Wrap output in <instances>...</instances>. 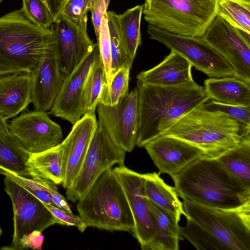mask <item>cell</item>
<instances>
[{
	"instance_id": "50",
	"label": "cell",
	"mask_w": 250,
	"mask_h": 250,
	"mask_svg": "<svg viewBox=\"0 0 250 250\" xmlns=\"http://www.w3.org/2000/svg\"><path fill=\"white\" fill-rule=\"evenodd\" d=\"M246 0L249 1H250V0Z\"/></svg>"
},
{
	"instance_id": "40",
	"label": "cell",
	"mask_w": 250,
	"mask_h": 250,
	"mask_svg": "<svg viewBox=\"0 0 250 250\" xmlns=\"http://www.w3.org/2000/svg\"><path fill=\"white\" fill-rule=\"evenodd\" d=\"M44 239L42 231L33 230L21 237L19 240L17 250L29 249L41 250L42 249Z\"/></svg>"
},
{
	"instance_id": "13",
	"label": "cell",
	"mask_w": 250,
	"mask_h": 250,
	"mask_svg": "<svg viewBox=\"0 0 250 250\" xmlns=\"http://www.w3.org/2000/svg\"><path fill=\"white\" fill-rule=\"evenodd\" d=\"M202 37L229 63L236 78L250 83V43L238 29L217 15Z\"/></svg>"
},
{
	"instance_id": "30",
	"label": "cell",
	"mask_w": 250,
	"mask_h": 250,
	"mask_svg": "<svg viewBox=\"0 0 250 250\" xmlns=\"http://www.w3.org/2000/svg\"><path fill=\"white\" fill-rule=\"evenodd\" d=\"M106 82L104 67L100 58L94 63L85 82L83 100V115L95 113Z\"/></svg>"
},
{
	"instance_id": "43",
	"label": "cell",
	"mask_w": 250,
	"mask_h": 250,
	"mask_svg": "<svg viewBox=\"0 0 250 250\" xmlns=\"http://www.w3.org/2000/svg\"><path fill=\"white\" fill-rule=\"evenodd\" d=\"M67 0H49V9L55 22L59 19L62 9Z\"/></svg>"
},
{
	"instance_id": "1",
	"label": "cell",
	"mask_w": 250,
	"mask_h": 250,
	"mask_svg": "<svg viewBox=\"0 0 250 250\" xmlns=\"http://www.w3.org/2000/svg\"><path fill=\"white\" fill-rule=\"evenodd\" d=\"M138 129L136 146L144 147L161 136L184 115L209 98L194 81L176 86L153 85L137 82Z\"/></svg>"
},
{
	"instance_id": "25",
	"label": "cell",
	"mask_w": 250,
	"mask_h": 250,
	"mask_svg": "<svg viewBox=\"0 0 250 250\" xmlns=\"http://www.w3.org/2000/svg\"><path fill=\"white\" fill-rule=\"evenodd\" d=\"M149 202L154 216L155 230L146 250H179V221L175 216Z\"/></svg>"
},
{
	"instance_id": "39",
	"label": "cell",
	"mask_w": 250,
	"mask_h": 250,
	"mask_svg": "<svg viewBox=\"0 0 250 250\" xmlns=\"http://www.w3.org/2000/svg\"><path fill=\"white\" fill-rule=\"evenodd\" d=\"M46 208L55 217L57 224L77 227L83 232L88 227L82 218L78 215L61 209L56 207L44 203Z\"/></svg>"
},
{
	"instance_id": "21",
	"label": "cell",
	"mask_w": 250,
	"mask_h": 250,
	"mask_svg": "<svg viewBox=\"0 0 250 250\" xmlns=\"http://www.w3.org/2000/svg\"><path fill=\"white\" fill-rule=\"evenodd\" d=\"M191 67L185 58L171 50L162 62L150 69L141 72L136 78L153 85H179L193 81Z\"/></svg>"
},
{
	"instance_id": "48",
	"label": "cell",
	"mask_w": 250,
	"mask_h": 250,
	"mask_svg": "<svg viewBox=\"0 0 250 250\" xmlns=\"http://www.w3.org/2000/svg\"><path fill=\"white\" fill-rule=\"evenodd\" d=\"M1 234H2V229L0 226V237L1 236Z\"/></svg>"
},
{
	"instance_id": "49",
	"label": "cell",
	"mask_w": 250,
	"mask_h": 250,
	"mask_svg": "<svg viewBox=\"0 0 250 250\" xmlns=\"http://www.w3.org/2000/svg\"><path fill=\"white\" fill-rule=\"evenodd\" d=\"M3 0H0V3L3 1Z\"/></svg>"
},
{
	"instance_id": "34",
	"label": "cell",
	"mask_w": 250,
	"mask_h": 250,
	"mask_svg": "<svg viewBox=\"0 0 250 250\" xmlns=\"http://www.w3.org/2000/svg\"><path fill=\"white\" fill-rule=\"evenodd\" d=\"M22 10L26 16L37 26L50 28L54 23L49 9L41 0H22Z\"/></svg>"
},
{
	"instance_id": "15",
	"label": "cell",
	"mask_w": 250,
	"mask_h": 250,
	"mask_svg": "<svg viewBox=\"0 0 250 250\" xmlns=\"http://www.w3.org/2000/svg\"><path fill=\"white\" fill-rule=\"evenodd\" d=\"M100 58L97 43L92 51L69 75L65 76L61 88L48 114L61 118L74 125L83 115V100L88 76Z\"/></svg>"
},
{
	"instance_id": "47",
	"label": "cell",
	"mask_w": 250,
	"mask_h": 250,
	"mask_svg": "<svg viewBox=\"0 0 250 250\" xmlns=\"http://www.w3.org/2000/svg\"><path fill=\"white\" fill-rule=\"evenodd\" d=\"M106 6L107 7L110 0H104Z\"/></svg>"
},
{
	"instance_id": "16",
	"label": "cell",
	"mask_w": 250,
	"mask_h": 250,
	"mask_svg": "<svg viewBox=\"0 0 250 250\" xmlns=\"http://www.w3.org/2000/svg\"><path fill=\"white\" fill-rule=\"evenodd\" d=\"M51 28L52 35L45 51L37 67L31 72L32 103L36 110L43 112L51 108L65 77L59 65L53 24Z\"/></svg>"
},
{
	"instance_id": "7",
	"label": "cell",
	"mask_w": 250,
	"mask_h": 250,
	"mask_svg": "<svg viewBox=\"0 0 250 250\" xmlns=\"http://www.w3.org/2000/svg\"><path fill=\"white\" fill-rule=\"evenodd\" d=\"M185 217L205 229L229 250H250V201L233 208H221L183 200Z\"/></svg>"
},
{
	"instance_id": "2",
	"label": "cell",
	"mask_w": 250,
	"mask_h": 250,
	"mask_svg": "<svg viewBox=\"0 0 250 250\" xmlns=\"http://www.w3.org/2000/svg\"><path fill=\"white\" fill-rule=\"evenodd\" d=\"M171 178L178 196L183 200L221 208H235L250 201V189L216 159L199 157Z\"/></svg>"
},
{
	"instance_id": "44",
	"label": "cell",
	"mask_w": 250,
	"mask_h": 250,
	"mask_svg": "<svg viewBox=\"0 0 250 250\" xmlns=\"http://www.w3.org/2000/svg\"><path fill=\"white\" fill-rule=\"evenodd\" d=\"M8 124L0 116V133L9 131Z\"/></svg>"
},
{
	"instance_id": "17",
	"label": "cell",
	"mask_w": 250,
	"mask_h": 250,
	"mask_svg": "<svg viewBox=\"0 0 250 250\" xmlns=\"http://www.w3.org/2000/svg\"><path fill=\"white\" fill-rule=\"evenodd\" d=\"M53 25L59 65L65 76L92 51L95 43L88 35L87 23L78 25L60 17Z\"/></svg>"
},
{
	"instance_id": "5",
	"label": "cell",
	"mask_w": 250,
	"mask_h": 250,
	"mask_svg": "<svg viewBox=\"0 0 250 250\" xmlns=\"http://www.w3.org/2000/svg\"><path fill=\"white\" fill-rule=\"evenodd\" d=\"M78 202L79 216L88 227L133 234L134 222L128 201L111 168L102 173Z\"/></svg>"
},
{
	"instance_id": "42",
	"label": "cell",
	"mask_w": 250,
	"mask_h": 250,
	"mask_svg": "<svg viewBox=\"0 0 250 250\" xmlns=\"http://www.w3.org/2000/svg\"><path fill=\"white\" fill-rule=\"evenodd\" d=\"M46 188L50 194L56 207L64 211L72 213L67 200L59 192L55 184L49 181L46 184Z\"/></svg>"
},
{
	"instance_id": "24",
	"label": "cell",
	"mask_w": 250,
	"mask_h": 250,
	"mask_svg": "<svg viewBox=\"0 0 250 250\" xmlns=\"http://www.w3.org/2000/svg\"><path fill=\"white\" fill-rule=\"evenodd\" d=\"M144 189L146 197L155 205L175 216L180 221L185 216L183 203L174 188L167 185L156 172L143 174Z\"/></svg>"
},
{
	"instance_id": "3",
	"label": "cell",
	"mask_w": 250,
	"mask_h": 250,
	"mask_svg": "<svg viewBox=\"0 0 250 250\" xmlns=\"http://www.w3.org/2000/svg\"><path fill=\"white\" fill-rule=\"evenodd\" d=\"M248 134L250 127L223 113L200 105L182 117L161 136L184 141L201 150L205 157L216 159Z\"/></svg>"
},
{
	"instance_id": "8",
	"label": "cell",
	"mask_w": 250,
	"mask_h": 250,
	"mask_svg": "<svg viewBox=\"0 0 250 250\" xmlns=\"http://www.w3.org/2000/svg\"><path fill=\"white\" fill-rule=\"evenodd\" d=\"M149 38L164 44L185 58L192 66L210 78L235 77L227 61L202 37H189L168 32L148 24Z\"/></svg>"
},
{
	"instance_id": "29",
	"label": "cell",
	"mask_w": 250,
	"mask_h": 250,
	"mask_svg": "<svg viewBox=\"0 0 250 250\" xmlns=\"http://www.w3.org/2000/svg\"><path fill=\"white\" fill-rule=\"evenodd\" d=\"M217 15L232 27L250 34V1L219 0Z\"/></svg>"
},
{
	"instance_id": "32",
	"label": "cell",
	"mask_w": 250,
	"mask_h": 250,
	"mask_svg": "<svg viewBox=\"0 0 250 250\" xmlns=\"http://www.w3.org/2000/svg\"><path fill=\"white\" fill-rule=\"evenodd\" d=\"M129 66H125L119 69L112 77L108 84L105 83L100 102L103 104L113 106L128 93Z\"/></svg>"
},
{
	"instance_id": "23",
	"label": "cell",
	"mask_w": 250,
	"mask_h": 250,
	"mask_svg": "<svg viewBox=\"0 0 250 250\" xmlns=\"http://www.w3.org/2000/svg\"><path fill=\"white\" fill-rule=\"evenodd\" d=\"M30 155L9 131L0 133V168L27 178L41 179L30 163Z\"/></svg>"
},
{
	"instance_id": "31",
	"label": "cell",
	"mask_w": 250,
	"mask_h": 250,
	"mask_svg": "<svg viewBox=\"0 0 250 250\" xmlns=\"http://www.w3.org/2000/svg\"><path fill=\"white\" fill-rule=\"evenodd\" d=\"M186 225L180 227V234L198 250H228L227 247L200 225L186 217Z\"/></svg>"
},
{
	"instance_id": "28",
	"label": "cell",
	"mask_w": 250,
	"mask_h": 250,
	"mask_svg": "<svg viewBox=\"0 0 250 250\" xmlns=\"http://www.w3.org/2000/svg\"><path fill=\"white\" fill-rule=\"evenodd\" d=\"M29 161L42 179L55 185L62 184L63 162L60 144L41 152L30 154Z\"/></svg>"
},
{
	"instance_id": "46",
	"label": "cell",
	"mask_w": 250,
	"mask_h": 250,
	"mask_svg": "<svg viewBox=\"0 0 250 250\" xmlns=\"http://www.w3.org/2000/svg\"><path fill=\"white\" fill-rule=\"evenodd\" d=\"M44 2L49 9V0H41ZM50 10V9H49ZM51 12V11H50Z\"/></svg>"
},
{
	"instance_id": "37",
	"label": "cell",
	"mask_w": 250,
	"mask_h": 250,
	"mask_svg": "<svg viewBox=\"0 0 250 250\" xmlns=\"http://www.w3.org/2000/svg\"><path fill=\"white\" fill-rule=\"evenodd\" d=\"M107 11L103 15L99 37L97 44L100 54V58L104 67L106 76V84L109 83L111 80V46L109 32L107 22Z\"/></svg>"
},
{
	"instance_id": "45",
	"label": "cell",
	"mask_w": 250,
	"mask_h": 250,
	"mask_svg": "<svg viewBox=\"0 0 250 250\" xmlns=\"http://www.w3.org/2000/svg\"><path fill=\"white\" fill-rule=\"evenodd\" d=\"M8 74H13V73H11L8 71L3 69L1 67H0V75Z\"/></svg>"
},
{
	"instance_id": "33",
	"label": "cell",
	"mask_w": 250,
	"mask_h": 250,
	"mask_svg": "<svg viewBox=\"0 0 250 250\" xmlns=\"http://www.w3.org/2000/svg\"><path fill=\"white\" fill-rule=\"evenodd\" d=\"M116 14L113 11H107L111 46V79L122 67L128 66L131 68L132 65L118 32L115 21Z\"/></svg>"
},
{
	"instance_id": "38",
	"label": "cell",
	"mask_w": 250,
	"mask_h": 250,
	"mask_svg": "<svg viewBox=\"0 0 250 250\" xmlns=\"http://www.w3.org/2000/svg\"><path fill=\"white\" fill-rule=\"evenodd\" d=\"M89 11V0H67L62 9L59 19L62 17L80 25L87 23Z\"/></svg>"
},
{
	"instance_id": "35",
	"label": "cell",
	"mask_w": 250,
	"mask_h": 250,
	"mask_svg": "<svg viewBox=\"0 0 250 250\" xmlns=\"http://www.w3.org/2000/svg\"><path fill=\"white\" fill-rule=\"evenodd\" d=\"M0 174L8 176L18 182L43 203L56 207L53 203L46 186L49 181L36 179L21 176L0 168Z\"/></svg>"
},
{
	"instance_id": "26",
	"label": "cell",
	"mask_w": 250,
	"mask_h": 250,
	"mask_svg": "<svg viewBox=\"0 0 250 250\" xmlns=\"http://www.w3.org/2000/svg\"><path fill=\"white\" fill-rule=\"evenodd\" d=\"M216 159L231 176L250 189V134Z\"/></svg>"
},
{
	"instance_id": "22",
	"label": "cell",
	"mask_w": 250,
	"mask_h": 250,
	"mask_svg": "<svg viewBox=\"0 0 250 250\" xmlns=\"http://www.w3.org/2000/svg\"><path fill=\"white\" fill-rule=\"evenodd\" d=\"M209 99L219 103L250 106V83L234 76L210 78L204 81Z\"/></svg>"
},
{
	"instance_id": "12",
	"label": "cell",
	"mask_w": 250,
	"mask_h": 250,
	"mask_svg": "<svg viewBox=\"0 0 250 250\" xmlns=\"http://www.w3.org/2000/svg\"><path fill=\"white\" fill-rule=\"evenodd\" d=\"M8 126L10 132L30 154L49 149L63 141L61 126L46 112H24L10 121Z\"/></svg>"
},
{
	"instance_id": "41",
	"label": "cell",
	"mask_w": 250,
	"mask_h": 250,
	"mask_svg": "<svg viewBox=\"0 0 250 250\" xmlns=\"http://www.w3.org/2000/svg\"><path fill=\"white\" fill-rule=\"evenodd\" d=\"M104 0H89V11L92 14V20L94 27L97 40L99 33L103 15L107 11Z\"/></svg>"
},
{
	"instance_id": "11",
	"label": "cell",
	"mask_w": 250,
	"mask_h": 250,
	"mask_svg": "<svg viewBox=\"0 0 250 250\" xmlns=\"http://www.w3.org/2000/svg\"><path fill=\"white\" fill-rule=\"evenodd\" d=\"M138 91L136 87L115 105L99 103L97 106L98 124L113 141L126 152L136 146L138 129Z\"/></svg>"
},
{
	"instance_id": "6",
	"label": "cell",
	"mask_w": 250,
	"mask_h": 250,
	"mask_svg": "<svg viewBox=\"0 0 250 250\" xmlns=\"http://www.w3.org/2000/svg\"><path fill=\"white\" fill-rule=\"evenodd\" d=\"M219 0H145L148 24L168 32L202 37L217 15Z\"/></svg>"
},
{
	"instance_id": "36",
	"label": "cell",
	"mask_w": 250,
	"mask_h": 250,
	"mask_svg": "<svg viewBox=\"0 0 250 250\" xmlns=\"http://www.w3.org/2000/svg\"><path fill=\"white\" fill-rule=\"evenodd\" d=\"M201 106L207 110L223 113L242 125L250 127V106L226 104L209 99Z\"/></svg>"
},
{
	"instance_id": "9",
	"label": "cell",
	"mask_w": 250,
	"mask_h": 250,
	"mask_svg": "<svg viewBox=\"0 0 250 250\" xmlns=\"http://www.w3.org/2000/svg\"><path fill=\"white\" fill-rule=\"evenodd\" d=\"M125 153L98 124L80 170L66 189L67 199L78 201L105 171L115 164H124Z\"/></svg>"
},
{
	"instance_id": "19",
	"label": "cell",
	"mask_w": 250,
	"mask_h": 250,
	"mask_svg": "<svg viewBox=\"0 0 250 250\" xmlns=\"http://www.w3.org/2000/svg\"><path fill=\"white\" fill-rule=\"evenodd\" d=\"M144 147L158 168V174L166 173L171 177L198 158L205 156L201 150L193 146L165 136L152 140Z\"/></svg>"
},
{
	"instance_id": "4",
	"label": "cell",
	"mask_w": 250,
	"mask_h": 250,
	"mask_svg": "<svg viewBox=\"0 0 250 250\" xmlns=\"http://www.w3.org/2000/svg\"><path fill=\"white\" fill-rule=\"evenodd\" d=\"M52 35V29L39 27L21 9L0 17V67L11 73L37 67Z\"/></svg>"
},
{
	"instance_id": "20",
	"label": "cell",
	"mask_w": 250,
	"mask_h": 250,
	"mask_svg": "<svg viewBox=\"0 0 250 250\" xmlns=\"http://www.w3.org/2000/svg\"><path fill=\"white\" fill-rule=\"evenodd\" d=\"M31 73L0 74V116L5 120L18 115L32 103Z\"/></svg>"
},
{
	"instance_id": "27",
	"label": "cell",
	"mask_w": 250,
	"mask_h": 250,
	"mask_svg": "<svg viewBox=\"0 0 250 250\" xmlns=\"http://www.w3.org/2000/svg\"><path fill=\"white\" fill-rule=\"evenodd\" d=\"M143 11V5H138L123 14L115 15L119 36L132 63L137 50L142 43L140 25Z\"/></svg>"
},
{
	"instance_id": "18",
	"label": "cell",
	"mask_w": 250,
	"mask_h": 250,
	"mask_svg": "<svg viewBox=\"0 0 250 250\" xmlns=\"http://www.w3.org/2000/svg\"><path fill=\"white\" fill-rule=\"evenodd\" d=\"M98 126L95 113L83 115L60 144L62 150L63 180L67 189L77 175Z\"/></svg>"
},
{
	"instance_id": "14",
	"label": "cell",
	"mask_w": 250,
	"mask_h": 250,
	"mask_svg": "<svg viewBox=\"0 0 250 250\" xmlns=\"http://www.w3.org/2000/svg\"><path fill=\"white\" fill-rule=\"evenodd\" d=\"M124 190L134 222L133 236L141 249L146 250L154 236L155 218L144 189L143 174L139 173L124 164L113 169Z\"/></svg>"
},
{
	"instance_id": "10",
	"label": "cell",
	"mask_w": 250,
	"mask_h": 250,
	"mask_svg": "<svg viewBox=\"0 0 250 250\" xmlns=\"http://www.w3.org/2000/svg\"><path fill=\"white\" fill-rule=\"evenodd\" d=\"M4 189L12 204L14 232L11 246L3 249L17 250L22 236L35 230L43 231L57 224L44 203L17 181L5 176Z\"/></svg>"
}]
</instances>
